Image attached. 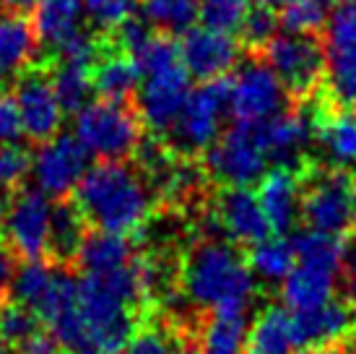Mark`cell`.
<instances>
[{
    "instance_id": "e0dca14e",
    "label": "cell",
    "mask_w": 356,
    "mask_h": 354,
    "mask_svg": "<svg viewBox=\"0 0 356 354\" xmlns=\"http://www.w3.org/2000/svg\"><path fill=\"white\" fill-rule=\"evenodd\" d=\"M138 79L140 70L136 58L102 37V55L97 60V66L91 68L94 94H99V99H104V102L130 105L136 99V91H138Z\"/></svg>"
},
{
    "instance_id": "5b68a950",
    "label": "cell",
    "mask_w": 356,
    "mask_h": 354,
    "mask_svg": "<svg viewBox=\"0 0 356 354\" xmlns=\"http://www.w3.org/2000/svg\"><path fill=\"white\" fill-rule=\"evenodd\" d=\"M73 136L89 154L99 157V162H118L128 157L133 159L146 136V125L133 102L118 105L99 99L76 115Z\"/></svg>"
},
{
    "instance_id": "7402d4cb",
    "label": "cell",
    "mask_w": 356,
    "mask_h": 354,
    "mask_svg": "<svg viewBox=\"0 0 356 354\" xmlns=\"http://www.w3.org/2000/svg\"><path fill=\"white\" fill-rule=\"evenodd\" d=\"M136 256H138L136 240L120 235H104V232H89L73 271L81 276H102L133 263Z\"/></svg>"
},
{
    "instance_id": "f35d334b",
    "label": "cell",
    "mask_w": 356,
    "mask_h": 354,
    "mask_svg": "<svg viewBox=\"0 0 356 354\" xmlns=\"http://www.w3.org/2000/svg\"><path fill=\"white\" fill-rule=\"evenodd\" d=\"M19 263L21 258L13 253V247L6 240H0V297H10V286L19 274Z\"/></svg>"
},
{
    "instance_id": "e575fe53",
    "label": "cell",
    "mask_w": 356,
    "mask_h": 354,
    "mask_svg": "<svg viewBox=\"0 0 356 354\" xmlns=\"http://www.w3.org/2000/svg\"><path fill=\"white\" fill-rule=\"evenodd\" d=\"M136 63H138L140 76H156V73H164V70L179 68L182 66V58H179V45L167 34H159L154 31L149 37V42L133 55Z\"/></svg>"
},
{
    "instance_id": "5bb4252c",
    "label": "cell",
    "mask_w": 356,
    "mask_h": 354,
    "mask_svg": "<svg viewBox=\"0 0 356 354\" xmlns=\"http://www.w3.org/2000/svg\"><path fill=\"white\" fill-rule=\"evenodd\" d=\"M211 211L229 243L245 250L273 237L252 187H216L211 196Z\"/></svg>"
},
{
    "instance_id": "4316f807",
    "label": "cell",
    "mask_w": 356,
    "mask_h": 354,
    "mask_svg": "<svg viewBox=\"0 0 356 354\" xmlns=\"http://www.w3.org/2000/svg\"><path fill=\"white\" fill-rule=\"evenodd\" d=\"M143 19L159 34H188L195 19H200V0H138Z\"/></svg>"
},
{
    "instance_id": "52a82bcc",
    "label": "cell",
    "mask_w": 356,
    "mask_h": 354,
    "mask_svg": "<svg viewBox=\"0 0 356 354\" xmlns=\"http://www.w3.org/2000/svg\"><path fill=\"white\" fill-rule=\"evenodd\" d=\"M260 58L281 81L291 102H307L323 86L325 76V42L317 34H289L281 31Z\"/></svg>"
},
{
    "instance_id": "1f68e13d",
    "label": "cell",
    "mask_w": 356,
    "mask_h": 354,
    "mask_svg": "<svg viewBox=\"0 0 356 354\" xmlns=\"http://www.w3.org/2000/svg\"><path fill=\"white\" fill-rule=\"evenodd\" d=\"M278 34H281V21H278L276 10L252 3L248 19L242 24V31H239V45H242V49L248 55H260L270 42L276 40Z\"/></svg>"
},
{
    "instance_id": "ab89813d",
    "label": "cell",
    "mask_w": 356,
    "mask_h": 354,
    "mask_svg": "<svg viewBox=\"0 0 356 354\" xmlns=\"http://www.w3.org/2000/svg\"><path fill=\"white\" fill-rule=\"evenodd\" d=\"M40 3H42V0H0V10L13 13V16H24V19H29V13H31V16L37 13Z\"/></svg>"
},
{
    "instance_id": "ffe728a7",
    "label": "cell",
    "mask_w": 356,
    "mask_h": 354,
    "mask_svg": "<svg viewBox=\"0 0 356 354\" xmlns=\"http://www.w3.org/2000/svg\"><path fill=\"white\" fill-rule=\"evenodd\" d=\"M37 63L42 60L34 24L0 10V76H19Z\"/></svg>"
},
{
    "instance_id": "603a6c76",
    "label": "cell",
    "mask_w": 356,
    "mask_h": 354,
    "mask_svg": "<svg viewBox=\"0 0 356 354\" xmlns=\"http://www.w3.org/2000/svg\"><path fill=\"white\" fill-rule=\"evenodd\" d=\"M81 16H83V0H42L34 13V31L40 45L47 47L44 60L52 58L70 37L79 34Z\"/></svg>"
},
{
    "instance_id": "f546056e",
    "label": "cell",
    "mask_w": 356,
    "mask_h": 354,
    "mask_svg": "<svg viewBox=\"0 0 356 354\" xmlns=\"http://www.w3.org/2000/svg\"><path fill=\"white\" fill-rule=\"evenodd\" d=\"M55 271H58V266H52L50 261H31V263H24L19 268L16 279H13L10 300H16V302L31 307V310L37 313L42 305V300L50 292L52 282H55Z\"/></svg>"
},
{
    "instance_id": "3957f363",
    "label": "cell",
    "mask_w": 356,
    "mask_h": 354,
    "mask_svg": "<svg viewBox=\"0 0 356 354\" xmlns=\"http://www.w3.org/2000/svg\"><path fill=\"white\" fill-rule=\"evenodd\" d=\"M302 206L299 224L330 237H346L356 229V172L327 167L309 159L299 169Z\"/></svg>"
},
{
    "instance_id": "9c48e42d",
    "label": "cell",
    "mask_w": 356,
    "mask_h": 354,
    "mask_svg": "<svg viewBox=\"0 0 356 354\" xmlns=\"http://www.w3.org/2000/svg\"><path fill=\"white\" fill-rule=\"evenodd\" d=\"M50 198L40 187H21L8 198V214L3 224V240L13 247V253L24 261H44L47 237H50Z\"/></svg>"
},
{
    "instance_id": "74e56055",
    "label": "cell",
    "mask_w": 356,
    "mask_h": 354,
    "mask_svg": "<svg viewBox=\"0 0 356 354\" xmlns=\"http://www.w3.org/2000/svg\"><path fill=\"white\" fill-rule=\"evenodd\" d=\"M21 136H24V125H21V115L19 107H16V99H13V91L0 88V144L3 146L16 144Z\"/></svg>"
},
{
    "instance_id": "4dcf8cb0",
    "label": "cell",
    "mask_w": 356,
    "mask_h": 354,
    "mask_svg": "<svg viewBox=\"0 0 356 354\" xmlns=\"http://www.w3.org/2000/svg\"><path fill=\"white\" fill-rule=\"evenodd\" d=\"M42 328H44V323H42V318L31 307L21 305V302L10 300V297L0 305V339L13 352H19L31 336L40 334Z\"/></svg>"
},
{
    "instance_id": "ee69618b",
    "label": "cell",
    "mask_w": 356,
    "mask_h": 354,
    "mask_svg": "<svg viewBox=\"0 0 356 354\" xmlns=\"http://www.w3.org/2000/svg\"><path fill=\"white\" fill-rule=\"evenodd\" d=\"M6 300H8V297H0V305H3ZM0 354H13V349H10V346L3 341V339H0Z\"/></svg>"
},
{
    "instance_id": "ba28073f",
    "label": "cell",
    "mask_w": 356,
    "mask_h": 354,
    "mask_svg": "<svg viewBox=\"0 0 356 354\" xmlns=\"http://www.w3.org/2000/svg\"><path fill=\"white\" fill-rule=\"evenodd\" d=\"M289 105V94L260 55H248L232 73V115L237 123H266Z\"/></svg>"
},
{
    "instance_id": "7a4b0ae2",
    "label": "cell",
    "mask_w": 356,
    "mask_h": 354,
    "mask_svg": "<svg viewBox=\"0 0 356 354\" xmlns=\"http://www.w3.org/2000/svg\"><path fill=\"white\" fill-rule=\"evenodd\" d=\"M73 201L91 232L133 237L156 211L146 175L133 159L97 162L73 190Z\"/></svg>"
},
{
    "instance_id": "8d00e7d4",
    "label": "cell",
    "mask_w": 356,
    "mask_h": 354,
    "mask_svg": "<svg viewBox=\"0 0 356 354\" xmlns=\"http://www.w3.org/2000/svg\"><path fill=\"white\" fill-rule=\"evenodd\" d=\"M327 47H343L356 52V0H341L325 29Z\"/></svg>"
},
{
    "instance_id": "f1b7e54d",
    "label": "cell",
    "mask_w": 356,
    "mask_h": 354,
    "mask_svg": "<svg viewBox=\"0 0 356 354\" xmlns=\"http://www.w3.org/2000/svg\"><path fill=\"white\" fill-rule=\"evenodd\" d=\"M341 0H289L278 10L281 31L289 34H317L327 29Z\"/></svg>"
},
{
    "instance_id": "8992f818",
    "label": "cell",
    "mask_w": 356,
    "mask_h": 354,
    "mask_svg": "<svg viewBox=\"0 0 356 354\" xmlns=\"http://www.w3.org/2000/svg\"><path fill=\"white\" fill-rule=\"evenodd\" d=\"M216 187H252L266 177L268 151L257 123L229 125L200 159Z\"/></svg>"
},
{
    "instance_id": "30bf717a",
    "label": "cell",
    "mask_w": 356,
    "mask_h": 354,
    "mask_svg": "<svg viewBox=\"0 0 356 354\" xmlns=\"http://www.w3.org/2000/svg\"><path fill=\"white\" fill-rule=\"evenodd\" d=\"M13 84V99L21 115V125L29 141L34 144H47L50 138L58 136L63 107H60L55 88L50 79V66L42 60L37 66L26 68L16 76Z\"/></svg>"
},
{
    "instance_id": "7c38bea8",
    "label": "cell",
    "mask_w": 356,
    "mask_h": 354,
    "mask_svg": "<svg viewBox=\"0 0 356 354\" xmlns=\"http://www.w3.org/2000/svg\"><path fill=\"white\" fill-rule=\"evenodd\" d=\"M312 109V144L320 151V159L327 167L348 169L356 167V109L338 107L317 91L309 99Z\"/></svg>"
},
{
    "instance_id": "277c9868",
    "label": "cell",
    "mask_w": 356,
    "mask_h": 354,
    "mask_svg": "<svg viewBox=\"0 0 356 354\" xmlns=\"http://www.w3.org/2000/svg\"><path fill=\"white\" fill-rule=\"evenodd\" d=\"M229 112H232V76L198 84L175 128L164 136V144L175 157L203 159L208 148L224 133L221 123Z\"/></svg>"
},
{
    "instance_id": "d6986e66",
    "label": "cell",
    "mask_w": 356,
    "mask_h": 354,
    "mask_svg": "<svg viewBox=\"0 0 356 354\" xmlns=\"http://www.w3.org/2000/svg\"><path fill=\"white\" fill-rule=\"evenodd\" d=\"M336 282L338 271H333V268L297 263L294 271L281 284V300L289 310H294V315L309 313V310L327 305L336 297Z\"/></svg>"
},
{
    "instance_id": "ac0fdd59",
    "label": "cell",
    "mask_w": 356,
    "mask_h": 354,
    "mask_svg": "<svg viewBox=\"0 0 356 354\" xmlns=\"http://www.w3.org/2000/svg\"><path fill=\"white\" fill-rule=\"evenodd\" d=\"M89 232V224H86V219L79 211L73 198L55 201L50 214V237H47L44 261H50L52 266H63V268H76L79 253Z\"/></svg>"
},
{
    "instance_id": "d6a6232c",
    "label": "cell",
    "mask_w": 356,
    "mask_h": 354,
    "mask_svg": "<svg viewBox=\"0 0 356 354\" xmlns=\"http://www.w3.org/2000/svg\"><path fill=\"white\" fill-rule=\"evenodd\" d=\"M138 0H83V16L94 34L109 37L136 16Z\"/></svg>"
},
{
    "instance_id": "7bdbcfd3",
    "label": "cell",
    "mask_w": 356,
    "mask_h": 354,
    "mask_svg": "<svg viewBox=\"0 0 356 354\" xmlns=\"http://www.w3.org/2000/svg\"><path fill=\"white\" fill-rule=\"evenodd\" d=\"M6 214H8V208H6V196L0 193V229L6 224Z\"/></svg>"
},
{
    "instance_id": "f6af8a7d",
    "label": "cell",
    "mask_w": 356,
    "mask_h": 354,
    "mask_svg": "<svg viewBox=\"0 0 356 354\" xmlns=\"http://www.w3.org/2000/svg\"><path fill=\"white\" fill-rule=\"evenodd\" d=\"M343 344L348 346V352L356 354V336H351V339H348V341H343Z\"/></svg>"
},
{
    "instance_id": "9a60e30c",
    "label": "cell",
    "mask_w": 356,
    "mask_h": 354,
    "mask_svg": "<svg viewBox=\"0 0 356 354\" xmlns=\"http://www.w3.org/2000/svg\"><path fill=\"white\" fill-rule=\"evenodd\" d=\"M239 55H242L239 40L221 34V31L206 29V26H193L179 40L182 66L193 79H200V84L227 79L242 63Z\"/></svg>"
},
{
    "instance_id": "cb8c5ba5",
    "label": "cell",
    "mask_w": 356,
    "mask_h": 354,
    "mask_svg": "<svg viewBox=\"0 0 356 354\" xmlns=\"http://www.w3.org/2000/svg\"><path fill=\"white\" fill-rule=\"evenodd\" d=\"M320 91L338 107L356 109V52L325 45V76Z\"/></svg>"
},
{
    "instance_id": "60d3db41",
    "label": "cell",
    "mask_w": 356,
    "mask_h": 354,
    "mask_svg": "<svg viewBox=\"0 0 356 354\" xmlns=\"http://www.w3.org/2000/svg\"><path fill=\"white\" fill-rule=\"evenodd\" d=\"M305 354H351V352H348L346 344H330V346H323V349H312V352H305Z\"/></svg>"
},
{
    "instance_id": "d4e9b609",
    "label": "cell",
    "mask_w": 356,
    "mask_h": 354,
    "mask_svg": "<svg viewBox=\"0 0 356 354\" xmlns=\"http://www.w3.org/2000/svg\"><path fill=\"white\" fill-rule=\"evenodd\" d=\"M248 315L213 313L200 325V354H245Z\"/></svg>"
},
{
    "instance_id": "2e32d148",
    "label": "cell",
    "mask_w": 356,
    "mask_h": 354,
    "mask_svg": "<svg viewBox=\"0 0 356 354\" xmlns=\"http://www.w3.org/2000/svg\"><path fill=\"white\" fill-rule=\"evenodd\" d=\"M255 193L276 237H284L294 229V224H299V206H302L299 172L286 167H273L260 180Z\"/></svg>"
},
{
    "instance_id": "b9f144b4",
    "label": "cell",
    "mask_w": 356,
    "mask_h": 354,
    "mask_svg": "<svg viewBox=\"0 0 356 354\" xmlns=\"http://www.w3.org/2000/svg\"><path fill=\"white\" fill-rule=\"evenodd\" d=\"M252 3H257V6H266V8H273V10H276V8L281 10L289 0H252Z\"/></svg>"
},
{
    "instance_id": "4fadbf2b",
    "label": "cell",
    "mask_w": 356,
    "mask_h": 354,
    "mask_svg": "<svg viewBox=\"0 0 356 354\" xmlns=\"http://www.w3.org/2000/svg\"><path fill=\"white\" fill-rule=\"evenodd\" d=\"M86 159H89V151L81 146L79 138L70 133H58L34 151L31 172H34L37 187L44 196H55L58 201L70 198L83 175L89 172Z\"/></svg>"
},
{
    "instance_id": "d590c367",
    "label": "cell",
    "mask_w": 356,
    "mask_h": 354,
    "mask_svg": "<svg viewBox=\"0 0 356 354\" xmlns=\"http://www.w3.org/2000/svg\"><path fill=\"white\" fill-rule=\"evenodd\" d=\"M31 159L34 157L26 146L19 144L0 146V193H8V198L19 193L31 172Z\"/></svg>"
},
{
    "instance_id": "836d02e7",
    "label": "cell",
    "mask_w": 356,
    "mask_h": 354,
    "mask_svg": "<svg viewBox=\"0 0 356 354\" xmlns=\"http://www.w3.org/2000/svg\"><path fill=\"white\" fill-rule=\"evenodd\" d=\"M252 0H200V21L206 29L221 34H239L248 19Z\"/></svg>"
},
{
    "instance_id": "6da1fadb",
    "label": "cell",
    "mask_w": 356,
    "mask_h": 354,
    "mask_svg": "<svg viewBox=\"0 0 356 354\" xmlns=\"http://www.w3.org/2000/svg\"><path fill=\"white\" fill-rule=\"evenodd\" d=\"M248 250L229 240H193L182 256L179 292L195 315H248L257 295Z\"/></svg>"
},
{
    "instance_id": "484cf974",
    "label": "cell",
    "mask_w": 356,
    "mask_h": 354,
    "mask_svg": "<svg viewBox=\"0 0 356 354\" xmlns=\"http://www.w3.org/2000/svg\"><path fill=\"white\" fill-rule=\"evenodd\" d=\"M47 66H50L52 88H55V97H58L63 112L79 115L81 109L89 107V97L94 94L91 68L76 66V63H47Z\"/></svg>"
},
{
    "instance_id": "83f0119b",
    "label": "cell",
    "mask_w": 356,
    "mask_h": 354,
    "mask_svg": "<svg viewBox=\"0 0 356 354\" xmlns=\"http://www.w3.org/2000/svg\"><path fill=\"white\" fill-rule=\"evenodd\" d=\"M248 263L252 268L255 279H263V282H281L286 279L294 266H297V256H294V247H291V240L286 237H268L266 243L250 247L248 250Z\"/></svg>"
},
{
    "instance_id": "8fae6325",
    "label": "cell",
    "mask_w": 356,
    "mask_h": 354,
    "mask_svg": "<svg viewBox=\"0 0 356 354\" xmlns=\"http://www.w3.org/2000/svg\"><path fill=\"white\" fill-rule=\"evenodd\" d=\"M190 94L193 88H190V73L185 70V66L156 73V76H146L133 99L146 125V133L159 138L167 136L182 115Z\"/></svg>"
},
{
    "instance_id": "44dd1931",
    "label": "cell",
    "mask_w": 356,
    "mask_h": 354,
    "mask_svg": "<svg viewBox=\"0 0 356 354\" xmlns=\"http://www.w3.org/2000/svg\"><path fill=\"white\" fill-rule=\"evenodd\" d=\"M245 354H299L291 315L276 302L260 307L248 325Z\"/></svg>"
}]
</instances>
